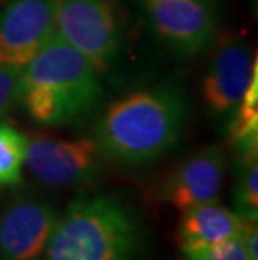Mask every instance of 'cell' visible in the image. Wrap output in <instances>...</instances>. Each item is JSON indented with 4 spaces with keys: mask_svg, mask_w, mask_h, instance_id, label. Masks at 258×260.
Segmentation results:
<instances>
[{
    "mask_svg": "<svg viewBox=\"0 0 258 260\" xmlns=\"http://www.w3.org/2000/svg\"><path fill=\"white\" fill-rule=\"evenodd\" d=\"M230 143L241 154L258 153V62L230 121Z\"/></svg>",
    "mask_w": 258,
    "mask_h": 260,
    "instance_id": "obj_12",
    "label": "cell"
},
{
    "mask_svg": "<svg viewBox=\"0 0 258 260\" xmlns=\"http://www.w3.org/2000/svg\"><path fill=\"white\" fill-rule=\"evenodd\" d=\"M243 217L218 202L196 205L181 212L178 223V242L181 250L215 245L241 235Z\"/></svg>",
    "mask_w": 258,
    "mask_h": 260,
    "instance_id": "obj_11",
    "label": "cell"
},
{
    "mask_svg": "<svg viewBox=\"0 0 258 260\" xmlns=\"http://www.w3.org/2000/svg\"><path fill=\"white\" fill-rule=\"evenodd\" d=\"M256 54L238 39H227L213 54L201 84L205 104L215 116H232L250 84Z\"/></svg>",
    "mask_w": 258,
    "mask_h": 260,
    "instance_id": "obj_9",
    "label": "cell"
},
{
    "mask_svg": "<svg viewBox=\"0 0 258 260\" xmlns=\"http://www.w3.org/2000/svg\"><path fill=\"white\" fill-rule=\"evenodd\" d=\"M227 154L218 145L206 146L183 159L161 188L164 202L179 212L196 205L218 202L222 193Z\"/></svg>",
    "mask_w": 258,
    "mask_h": 260,
    "instance_id": "obj_10",
    "label": "cell"
},
{
    "mask_svg": "<svg viewBox=\"0 0 258 260\" xmlns=\"http://www.w3.org/2000/svg\"><path fill=\"white\" fill-rule=\"evenodd\" d=\"M104 156L94 138L57 140L32 136L27 140L25 165L41 183L54 188H72L94 183Z\"/></svg>",
    "mask_w": 258,
    "mask_h": 260,
    "instance_id": "obj_6",
    "label": "cell"
},
{
    "mask_svg": "<svg viewBox=\"0 0 258 260\" xmlns=\"http://www.w3.org/2000/svg\"><path fill=\"white\" fill-rule=\"evenodd\" d=\"M240 171L235 185V212L246 220H258V153L238 156Z\"/></svg>",
    "mask_w": 258,
    "mask_h": 260,
    "instance_id": "obj_14",
    "label": "cell"
},
{
    "mask_svg": "<svg viewBox=\"0 0 258 260\" xmlns=\"http://www.w3.org/2000/svg\"><path fill=\"white\" fill-rule=\"evenodd\" d=\"M101 94L99 71L56 34L22 69L20 104L37 124L76 123L97 106Z\"/></svg>",
    "mask_w": 258,
    "mask_h": 260,
    "instance_id": "obj_2",
    "label": "cell"
},
{
    "mask_svg": "<svg viewBox=\"0 0 258 260\" xmlns=\"http://www.w3.org/2000/svg\"><path fill=\"white\" fill-rule=\"evenodd\" d=\"M22 69L24 68H0V121L20 106Z\"/></svg>",
    "mask_w": 258,
    "mask_h": 260,
    "instance_id": "obj_16",
    "label": "cell"
},
{
    "mask_svg": "<svg viewBox=\"0 0 258 260\" xmlns=\"http://www.w3.org/2000/svg\"><path fill=\"white\" fill-rule=\"evenodd\" d=\"M188 118V99L174 82L142 87L114 99L94 126L104 158L141 167L161 158L179 141Z\"/></svg>",
    "mask_w": 258,
    "mask_h": 260,
    "instance_id": "obj_1",
    "label": "cell"
},
{
    "mask_svg": "<svg viewBox=\"0 0 258 260\" xmlns=\"http://www.w3.org/2000/svg\"><path fill=\"white\" fill-rule=\"evenodd\" d=\"M27 138L15 126L0 121V190L17 186L25 165Z\"/></svg>",
    "mask_w": 258,
    "mask_h": 260,
    "instance_id": "obj_13",
    "label": "cell"
},
{
    "mask_svg": "<svg viewBox=\"0 0 258 260\" xmlns=\"http://www.w3.org/2000/svg\"><path fill=\"white\" fill-rule=\"evenodd\" d=\"M57 0H0V68H24L56 34Z\"/></svg>",
    "mask_w": 258,
    "mask_h": 260,
    "instance_id": "obj_7",
    "label": "cell"
},
{
    "mask_svg": "<svg viewBox=\"0 0 258 260\" xmlns=\"http://www.w3.org/2000/svg\"><path fill=\"white\" fill-rule=\"evenodd\" d=\"M57 212L37 197L15 198L0 212V260H39L47 247Z\"/></svg>",
    "mask_w": 258,
    "mask_h": 260,
    "instance_id": "obj_8",
    "label": "cell"
},
{
    "mask_svg": "<svg viewBox=\"0 0 258 260\" xmlns=\"http://www.w3.org/2000/svg\"><path fill=\"white\" fill-rule=\"evenodd\" d=\"M241 240H243L246 260H258V229L256 220H245L243 230H241Z\"/></svg>",
    "mask_w": 258,
    "mask_h": 260,
    "instance_id": "obj_17",
    "label": "cell"
},
{
    "mask_svg": "<svg viewBox=\"0 0 258 260\" xmlns=\"http://www.w3.org/2000/svg\"><path fill=\"white\" fill-rule=\"evenodd\" d=\"M56 36L104 73L114 68L126 44L121 0H57Z\"/></svg>",
    "mask_w": 258,
    "mask_h": 260,
    "instance_id": "obj_4",
    "label": "cell"
},
{
    "mask_svg": "<svg viewBox=\"0 0 258 260\" xmlns=\"http://www.w3.org/2000/svg\"><path fill=\"white\" fill-rule=\"evenodd\" d=\"M142 232L113 197L78 198L57 218L39 260H139Z\"/></svg>",
    "mask_w": 258,
    "mask_h": 260,
    "instance_id": "obj_3",
    "label": "cell"
},
{
    "mask_svg": "<svg viewBox=\"0 0 258 260\" xmlns=\"http://www.w3.org/2000/svg\"><path fill=\"white\" fill-rule=\"evenodd\" d=\"M139 2L155 36L178 56H200L216 39V0H139Z\"/></svg>",
    "mask_w": 258,
    "mask_h": 260,
    "instance_id": "obj_5",
    "label": "cell"
},
{
    "mask_svg": "<svg viewBox=\"0 0 258 260\" xmlns=\"http://www.w3.org/2000/svg\"><path fill=\"white\" fill-rule=\"evenodd\" d=\"M186 260H246V252L241 235L215 245L196 247L183 250Z\"/></svg>",
    "mask_w": 258,
    "mask_h": 260,
    "instance_id": "obj_15",
    "label": "cell"
}]
</instances>
